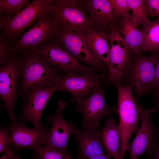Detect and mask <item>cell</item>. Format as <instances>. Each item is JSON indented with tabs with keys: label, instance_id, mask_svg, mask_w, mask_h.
Segmentation results:
<instances>
[{
	"label": "cell",
	"instance_id": "11",
	"mask_svg": "<svg viewBox=\"0 0 159 159\" xmlns=\"http://www.w3.org/2000/svg\"><path fill=\"white\" fill-rule=\"evenodd\" d=\"M57 105L55 112L48 118V122L51 124L52 127L42 145L68 153L70 152L67 148L69 138L71 135H74L79 129L64 117L63 111L66 105V103L60 100Z\"/></svg>",
	"mask_w": 159,
	"mask_h": 159
},
{
	"label": "cell",
	"instance_id": "24",
	"mask_svg": "<svg viewBox=\"0 0 159 159\" xmlns=\"http://www.w3.org/2000/svg\"><path fill=\"white\" fill-rule=\"evenodd\" d=\"M30 2L29 0H0V16H11L16 14Z\"/></svg>",
	"mask_w": 159,
	"mask_h": 159
},
{
	"label": "cell",
	"instance_id": "14",
	"mask_svg": "<svg viewBox=\"0 0 159 159\" xmlns=\"http://www.w3.org/2000/svg\"><path fill=\"white\" fill-rule=\"evenodd\" d=\"M58 91H65L56 84L47 88L30 89L22 97L24 102L21 109L22 114L17 118L19 122L29 121L34 127L43 125L41 120L44 109L52 95Z\"/></svg>",
	"mask_w": 159,
	"mask_h": 159
},
{
	"label": "cell",
	"instance_id": "6",
	"mask_svg": "<svg viewBox=\"0 0 159 159\" xmlns=\"http://www.w3.org/2000/svg\"><path fill=\"white\" fill-rule=\"evenodd\" d=\"M34 51L43 56L48 65L53 67L60 74L78 73L85 74L100 71L96 67L80 63L66 50L59 40L56 37Z\"/></svg>",
	"mask_w": 159,
	"mask_h": 159
},
{
	"label": "cell",
	"instance_id": "34",
	"mask_svg": "<svg viewBox=\"0 0 159 159\" xmlns=\"http://www.w3.org/2000/svg\"><path fill=\"white\" fill-rule=\"evenodd\" d=\"M153 94L156 100H159V85L153 90Z\"/></svg>",
	"mask_w": 159,
	"mask_h": 159
},
{
	"label": "cell",
	"instance_id": "4",
	"mask_svg": "<svg viewBox=\"0 0 159 159\" xmlns=\"http://www.w3.org/2000/svg\"><path fill=\"white\" fill-rule=\"evenodd\" d=\"M49 15L64 29L87 32L93 28L89 16L80 0H54Z\"/></svg>",
	"mask_w": 159,
	"mask_h": 159
},
{
	"label": "cell",
	"instance_id": "36",
	"mask_svg": "<svg viewBox=\"0 0 159 159\" xmlns=\"http://www.w3.org/2000/svg\"><path fill=\"white\" fill-rule=\"evenodd\" d=\"M155 107L158 109L159 110V100H156V102L155 103Z\"/></svg>",
	"mask_w": 159,
	"mask_h": 159
},
{
	"label": "cell",
	"instance_id": "1",
	"mask_svg": "<svg viewBox=\"0 0 159 159\" xmlns=\"http://www.w3.org/2000/svg\"><path fill=\"white\" fill-rule=\"evenodd\" d=\"M20 82L18 96L23 97L33 88H45L55 84L60 73L49 66L43 56L34 51L19 53Z\"/></svg>",
	"mask_w": 159,
	"mask_h": 159
},
{
	"label": "cell",
	"instance_id": "19",
	"mask_svg": "<svg viewBox=\"0 0 159 159\" xmlns=\"http://www.w3.org/2000/svg\"><path fill=\"white\" fill-rule=\"evenodd\" d=\"M104 127L100 130V139L103 147L114 159H121V141L119 124L111 115L105 121Z\"/></svg>",
	"mask_w": 159,
	"mask_h": 159
},
{
	"label": "cell",
	"instance_id": "33",
	"mask_svg": "<svg viewBox=\"0 0 159 159\" xmlns=\"http://www.w3.org/2000/svg\"><path fill=\"white\" fill-rule=\"evenodd\" d=\"M14 151L13 150L9 152L3 153L1 156L0 159H11L12 155Z\"/></svg>",
	"mask_w": 159,
	"mask_h": 159
},
{
	"label": "cell",
	"instance_id": "20",
	"mask_svg": "<svg viewBox=\"0 0 159 159\" xmlns=\"http://www.w3.org/2000/svg\"><path fill=\"white\" fill-rule=\"evenodd\" d=\"M138 26L133 21L130 14L121 19L117 26L125 42L135 55L141 54L143 41L142 32Z\"/></svg>",
	"mask_w": 159,
	"mask_h": 159
},
{
	"label": "cell",
	"instance_id": "3",
	"mask_svg": "<svg viewBox=\"0 0 159 159\" xmlns=\"http://www.w3.org/2000/svg\"><path fill=\"white\" fill-rule=\"evenodd\" d=\"M54 0H34L19 13L11 16H0V28L11 43L18 39L25 29L49 15Z\"/></svg>",
	"mask_w": 159,
	"mask_h": 159
},
{
	"label": "cell",
	"instance_id": "17",
	"mask_svg": "<svg viewBox=\"0 0 159 159\" xmlns=\"http://www.w3.org/2000/svg\"><path fill=\"white\" fill-rule=\"evenodd\" d=\"M25 122L15 126L10 131L8 141L17 150L22 148H30L34 151L42 145L49 129L43 125L37 127L29 128Z\"/></svg>",
	"mask_w": 159,
	"mask_h": 159
},
{
	"label": "cell",
	"instance_id": "26",
	"mask_svg": "<svg viewBox=\"0 0 159 159\" xmlns=\"http://www.w3.org/2000/svg\"><path fill=\"white\" fill-rule=\"evenodd\" d=\"M11 42L2 32L0 34V66L7 63L16 53L12 51L11 45Z\"/></svg>",
	"mask_w": 159,
	"mask_h": 159
},
{
	"label": "cell",
	"instance_id": "29",
	"mask_svg": "<svg viewBox=\"0 0 159 159\" xmlns=\"http://www.w3.org/2000/svg\"><path fill=\"white\" fill-rule=\"evenodd\" d=\"M148 17H158L159 19V0H144Z\"/></svg>",
	"mask_w": 159,
	"mask_h": 159
},
{
	"label": "cell",
	"instance_id": "16",
	"mask_svg": "<svg viewBox=\"0 0 159 159\" xmlns=\"http://www.w3.org/2000/svg\"><path fill=\"white\" fill-rule=\"evenodd\" d=\"M80 2L89 14L93 28L107 33L117 27L121 19L115 16L108 0H80Z\"/></svg>",
	"mask_w": 159,
	"mask_h": 159
},
{
	"label": "cell",
	"instance_id": "2",
	"mask_svg": "<svg viewBox=\"0 0 159 159\" xmlns=\"http://www.w3.org/2000/svg\"><path fill=\"white\" fill-rule=\"evenodd\" d=\"M115 86L118 92L117 107L121 135V158L123 159L131 135L136 133L139 129L141 105L135 101L133 97L131 85H123L121 83Z\"/></svg>",
	"mask_w": 159,
	"mask_h": 159
},
{
	"label": "cell",
	"instance_id": "7",
	"mask_svg": "<svg viewBox=\"0 0 159 159\" xmlns=\"http://www.w3.org/2000/svg\"><path fill=\"white\" fill-rule=\"evenodd\" d=\"M19 53H16L11 59L0 68V97L4 103V109L7 111L10 118L8 127L10 131L19 122L14 108L18 100L17 91L20 75Z\"/></svg>",
	"mask_w": 159,
	"mask_h": 159
},
{
	"label": "cell",
	"instance_id": "23",
	"mask_svg": "<svg viewBox=\"0 0 159 159\" xmlns=\"http://www.w3.org/2000/svg\"><path fill=\"white\" fill-rule=\"evenodd\" d=\"M133 21L138 25L143 27L150 23L146 12L144 0H127Z\"/></svg>",
	"mask_w": 159,
	"mask_h": 159
},
{
	"label": "cell",
	"instance_id": "13",
	"mask_svg": "<svg viewBox=\"0 0 159 159\" xmlns=\"http://www.w3.org/2000/svg\"><path fill=\"white\" fill-rule=\"evenodd\" d=\"M159 58V53L148 56L133 54L127 72L130 85L138 97L149 90L155 78Z\"/></svg>",
	"mask_w": 159,
	"mask_h": 159
},
{
	"label": "cell",
	"instance_id": "30",
	"mask_svg": "<svg viewBox=\"0 0 159 159\" xmlns=\"http://www.w3.org/2000/svg\"><path fill=\"white\" fill-rule=\"evenodd\" d=\"M159 85V58L157 65L154 80L149 90H153Z\"/></svg>",
	"mask_w": 159,
	"mask_h": 159
},
{
	"label": "cell",
	"instance_id": "37",
	"mask_svg": "<svg viewBox=\"0 0 159 159\" xmlns=\"http://www.w3.org/2000/svg\"><path fill=\"white\" fill-rule=\"evenodd\" d=\"M81 158V157H80ZM81 159H87V158H81Z\"/></svg>",
	"mask_w": 159,
	"mask_h": 159
},
{
	"label": "cell",
	"instance_id": "8",
	"mask_svg": "<svg viewBox=\"0 0 159 159\" xmlns=\"http://www.w3.org/2000/svg\"><path fill=\"white\" fill-rule=\"evenodd\" d=\"M58 29L57 22L49 15L42 18L18 39L11 43V49L14 53L35 51L42 45L52 41Z\"/></svg>",
	"mask_w": 159,
	"mask_h": 159
},
{
	"label": "cell",
	"instance_id": "9",
	"mask_svg": "<svg viewBox=\"0 0 159 159\" xmlns=\"http://www.w3.org/2000/svg\"><path fill=\"white\" fill-rule=\"evenodd\" d=\"M110 47V67L108 82L114 85L121 83L128 70L133 53L125 42L118 27L107 33Z\"/></svg>",
	"mask_w": 159,
	"mask_h": 159
},
{
	"label": "cell",
	"instance_id": "18",
	"mask_svg": "<svg viewBox=\"0 0 159 159\" xmlns=\"http://www.w3.org/2000/svg\"><path fill=\"white\" fill-rule=\"evenodd\" d=\"M74 135L79 157L89 158L104 153L100 139V130L97 128L79 129Z\"/></svg>",
	"mask_w": 159,
	"mask_h": 159
},
{
	"label": "cell",
	"instance_id": "35",
	"mask_svg": "<svg viewBox=\"0 0 159 159\" xmlns=\"http://www.w3.org/2000/svg\"><path fill=\"white\" fill-rule=\"evenodd\" d=\"M11 159H20L18 156L14 151L12 154ZM32 159H38L36 156L34 155Z\"/></svg>",
	"mask_w": 159,
	"mask_h": 159
},
{
	"label": "cell",
	"instance_id": "10",
	"mask_svg": "<svg viewBox=\"0 0 159 159\" xmlns=\"http://www.w3.org/2000/svg\"><path fill=\"white\" fill-rule=\"evenodd\" d=\"M104 90V87L100 85L89 96L77 103L74 110L82 115V128L98 127L101 129L100 123L102 118L106 115L108 116L112 112L118 113L117 106L110 107L107 105Z\"/></svg>",
	"mask_w": 159,
	"mask_h": 159
},
{
	"label": "cell",
	"instance_id": "25",
	"mask_svg": "<svg viewBox=\"0 0 159 159\" xmlns=\"http://www.w3.org/2000/svg\"><path fill=\"white\" fill-rule=\"evenodd\" d=\"M34 154L38 159H81L80 157L73 158L72 153H63L41 145L34 151Z\"/></svg>",
	"mask_w": 159,
	"mask_h": 159
},
{
	"label": "cell",
	"instance_id": "21",
	"mask_svg": "<svg viewBox=\"0 0 159 159\" xmlns=\"http://www.w3.org/2000/svg\"><path fill=\"white\" fill-rule=\"evenodd\" d=\"M87 32V42L90 51L106 64L109 69L110 65V47L107 33L93 28Z\"/></svg>",
	"mask_w": 159,
	"mask_h": 159
},
{
	"label": "cell",
	"instance_id": "31",
	"mask_svg": "<svg viewBox=\"0 0 159 159\" xmlns=\"http://www.w3.org/2000/svg\"><path fill=\"white\" fill-rule=\"evenodd\" d=\"M151 155L152 159H159V132L156 140L155 146Z\"/></svg>",
	"mask_w": 159,
	"mask_h": 159
},
{
	"label": "cell",
	"instance_id": "22",
	"mask_svg": "<svg viewBox=\"0 0 159 159\" xmlns=\"http://www.w3.org/2000/svg\"><path fill=\"white\" fill-rule=\"evenodd\" d=\"M143 41L141 52L159 53V19L150 21L143 27Z\"/></svg>",
	"mask_w": 159,
	"mask_h": 159
},
{
	"label": "cell",
	"instance_id": "15",
	"mask_svg": "<svg viewBox=\"0 0 159 159\" xmlns=\"http://www.w3.org/2000/svg\"><path fill=\"white\" fill-rule=\"evenodd\" d=\"M103 81L101 75L96 72L85 74L73 73L59 74L55 84L69 92L72 97V101L77 103L100 85Z\"/></svg>",
	"mask_w": 159,
	"mask_h": 159
},
{
	"label": "cell",
	"instance_id": "27",
	"mask_svg": "<svg viewBox=\"0 0 159 159\" xmlns=\"http://www.w3.org/2000/svg\"><path fill=\"white\" fill-rule=\"evenodd\" d=\"M116 17L120 19L130 14V10L127 0H108Z\"/></svg>",
	"mask_w": 159,
	"mask_h": 159
},
{
	"label": "cell",
	"instance_id": "5",
	"mask_svg": "<svg viewBox=\"0 0 159 159\" xmlns=\"http://www.w3.org/2000/svg\"><path fill=\"white\" fill-rule=\"evenodd\" d=\"M87 32L70 31L59 27L55 37L59 40L66 50L77 60L98 69L105 81L108 77L109 69L106 64L90 51L87 42Z\"/></svg>",
	"mask_w": 159,
	"mask_h": 159
},
{
	"label": "cell",
	"instance_id": "32",
	"mask_svg": "<svg viewBox=\"0 0 159 159\" xmlns=\"http://www.w3.org/2000/svg\"><path fill=\"white\" fill-rule=\"evenodd\" d=\"M111 157L109 154L104 153L87 158V159H112Z\"/></svg>",
	"mask_w": 159,
	"mask_h": 159
},
{
	"label": "cell",
	"instance_id": "12",
	"mask_svg": "<svg viewBox=\"0 0 159 159\" xmlns=\"http://www.w3.org/2000/svg\"><path fill=\"white\" fill-rule=\"evenodd\" d=\"M157 110L155 107L145 109L141 106L140 126L135 138L129 143L127 149L130 153V159H138L144 153L152 155L155 146L159 128L153 124L151 117Z\"/></svg>",
	"mask_w": 159,
	"mask_h": 159
},
{
	"label": "cell",
	"instance_id": "28",
	"mask_svg": "<svg viewBox=\"0 0 159 159\" xmlns=\"http://www.w3.org/2000/svg\"><path fill=\"white\" fill-rule=\"evenodd\" d=\"M8 127L4 128L1 125L0 127V153L9 152L13 149L8 145V140L9 133Z\"/></svg>",
	"mask_w": 159,
	"mask_h": 159
}]
</instances>
